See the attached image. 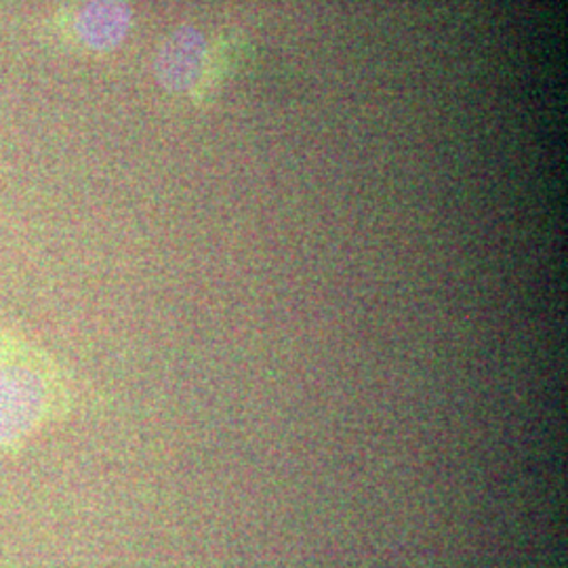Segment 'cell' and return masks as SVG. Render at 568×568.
I'll list each match as a JSON object with an SVG mask.
<instances>
[{
	"mask_svg": "<svg viewBox=\"0 0 568 568\" xmlns=\"http://www.w3.org/2000/svg\"><path fill=\"white\" fill-rule=\"evenodd\" d=\"M77 405L65 366L37 342L0 328V462L65 424Z\"/></svg>",
	"mask_w": 568,
	"mask_h": 568,
	"instance_id": "obj_1",
	"label": "cell"
},
{
	"mask_svg": "<svg viewBox=\"0 0 568 568\" xmlns=\"http://www.w3.org/2000/svg\"><path fill=\"white\" fill-rule=\"evenodd\" d=\"M206 49L203 37L196 30H182L164 44L159 60L161 81L173 91L190 89L201 79Z\"/></svg>",
	"mask_w": 568,
	"mask_h": 568,
	"instance_id": "obj_3",
	"label": "cell"
},
{
	"mask_svg": "<svg viewBox=\"0 0 568 568\" xmlns=\"http://www.w3.org/2000/svg\"><path fill=\"white\" fill-rule=\"evenodd\" d=\"M68 34L89 51H108L122 41L129 28V9L122 0H77L61 16Z\"/></svg>",
	"mask_w": 568,
	"mask_h": 568,
	"instance_id": "obj_2",
	"label": "cell"
}]
</instances>
